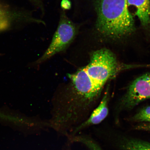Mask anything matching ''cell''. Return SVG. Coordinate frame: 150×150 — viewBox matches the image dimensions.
I'll return each instance as SVG.
<instances>
[{
	"label": "cell",
	"mask_w": 150,
	"mask_h": 150,
	"mask_svg": "<svg viewBox=\"0 0 150 150\" xmlns=\"http://www.w3.org/2000/svg\"><path fill=\"white\" fill-rule=\"evenodd\" d=\"M123 65L113 52L102 48L91 54L87 65L68 74L79 97L69 112L73 122L79 125L87 119L106 82L121 71L129 68Z\"/></svg>",
	"instance_id": "6da1fadb"
},
{
	"label": "cell",
	"mask_w": 150,
	"mask_h": 150,
	"mask_svg": "<svg viewBox=\"0 0 150 150\" xmlns=\"http://www.w3.org/2000/svg\"><path fill=\"white\" fill-rule=\"evenodd\" d=\"M97 15L95 28L104 38L118 40L134 32V18L129 10L127 0H95Z\"/></svg>",
	"instance_id": "7a4b0ae2"
},
{
	"label": "cell",
	"mask_w": 150,
	"mask_h": 150,
	"mask_svg": "<svg viewBox=\"0 0 150 150\" xmlns=\"http://www.w3.org/2000/svg\"><path fill=\"white\" fill-rule=\"evenodd\" d=\"M62 14L59 25L51 43L42 57L36 62L37 64L42 63L63 51L72 42L76 36V26L64 13Z\"/></svg>",
	"instance_id": "3957f363"
},
{
	"label": "cell",
	"mask_w": 150,
	"mask_h": 150,
	"mask_svg": "<svg viewBox=\"0 0 150 150\" xmlns=\"http://www.w3.org/2000/svg\"><path fill=\"white\" fill-rule=\"evenodd\" d=\"M147 99H150V73L142 75L131 83L121 104L123 108L131 109Z\"/></svg>",
	"instance_id": "277c9868"
},
{
	"label": "cell",
	"mask_w": 150,
	"mask_h": 150,
	"mask_svg": "<svg viewBox=\"0 0 150 150\" xmlns=\"http://www.w3.org/2000/svg\"><path fill=\"white\" fill-rule=\"evenodd\" d=\"M108 99L107 92L105 93L100 104L94 109L87 119L74 128L67 138L80 134L82 131L90 127L99 125L102 123L108 115Z\"/></svg>",
	"instance_id": "5b68a950"
},
{
	"label": "cell",
	"mask_w": 150,
	"mask_h": 150,
	"mask_svg": "<svg viewBox=\"0 0 150 150\" xmlns=\"http://www.w3.org/2000/svg\"><path fill=\"white\" fill-rule=\"evenodd\" d=\"M129 8L133 6L135 8V16L144 27L150 25V0H127Z\"/></svg>",
	"instance_id": "8992f818"
},
{
	"label": "cell",
	"mask_w": 150,
	"mask_h": 150,
	"mask_svg": "<svg viewBox=\"0 0 150 150\" xmlns=\"http://www.w3.org/2000/svg\"><path fill=\"white\" fill-rule=\"evenodd\" d=\"M124 150H150V143L137 139H129L122 146Z\"/></svg>",
	"instance_id": "52a82bcc"
},
{
	"label": "cell",
	"mask_w": 150,
	"mask_h": 150,
	"mask_svg": "<svg viewBox=\"0 0 150 150\" xmlns=\"http://www.w3.org/2000/svg\"><path fill=\"white\" fill-rule=\"evenodd\" d=\"M79 143L86 146L90 150H104L97 140L89 134H83L78 137Z\"/></svg>",
	"instance_id": "ba28073f"
},
{
	"label": "cell",
	"mask_w": 150,
	"mask_h": 150,
	"mask_svg": "<svg viewBox=\"0 0 150 150\" xmlns=\"http://www.w3.org/2000/svg\"><path fill=\"white\" fill-rule=\"evenodd\" d=\"M133 120L150 123V106L142 109L133 117Z\"/></svg>",
	"instance_id": "9c48e42d"
},
{
	"label": "cell",
	"mask_w": 150,
	"mask_h": 150,
	"mask_svg": "<svg viewBox=\"0 0 150 150\" xmlns=\"http://www.w3.org/2000/svg\"><path fill=\"white\" fill-rule=\"evenodd\" d=\"M136 129L139 130L150 131V123H145L138 125Z\"/></svg>",
	"instance_id": "30bf717a"
},
{
	"label": "cell",
	"mask_w": 150,
	"mask_h": 150,
	"mask_svg": "<svg viewBox=\"0 0 150 150\" xmlns=\"http://www.w3.org/2000/svg\"><path fill=\"white\" fill-rule=\"evenodd\" d=\"M62 8L64 10H68L71 8V4L69 0H62L61 3Z\"/></svg>",
	"instance_id": "8fae6325"
},
{
	"label": "cell",
	"mask_w": 150,
	"mask_h": 150,
	"mask_svg": "<svg viewBox=\"0 0 150 150\" xmlns=\"http://www.w3.org/2000/svg\"><path fill=\"white\" fill-rule=\"evenodd\" d=\"M33 4L39 6L41 3V0H28Z\"/></svg>",
	"instance_id": "7c38bea8"
}]
</instances>
